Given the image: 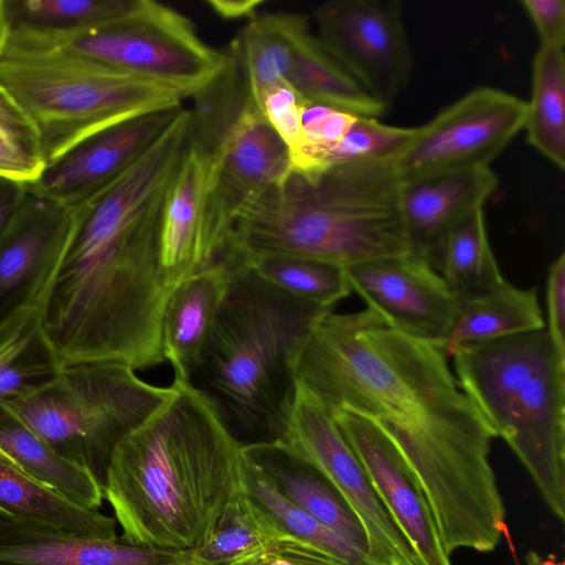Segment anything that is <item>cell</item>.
<instances>
[{
  "mask_svg": "<svg viewBox=\"0 0 565 565\" xmlns=\"http://www.w3.org/2000/svg\"><path fill=\"white\" fill-rule=\"evenodd\" d=\"M6 1L11 24L49 30L98 26L127 14L139 3V0Z\"/></svg>",
  "mask_w": 565,
  "mask_h": 565,
  "instance_id": "cell-36",
  "label": "cell"
},
{
  "mask_svg": "<svg viewBox=\"0 0 565 565\" xmlns=\"http://www.w3.org/2000/svg\"><path fill=\"white\" fill-rule=\"evenodd\" d=\"M158 565H207L194 557L189 551L169 552Z\"/></svg>",
  "mask_w": 565,
  "mask_h": 565,
  "instance_id": "cell-45",
  "label": "cell"
},
{
  "mask_svg": "<svg viewBox=\"0 0 565 565\" xmlns=\"http://www.w3.org/2000/svg\"><path fill=\"white\" fill-rule=\"evenodd\" d=\"M233 565H342L319 550L287 535L270 539Z\"/></svg>",
  "mask_w": 565,
  "mask_h": 565,
  "instance_id": "cell-39",
  "label": "cell"
},
{
  "mask_svg": "<svg viewBox=\"0 0 565 565\" xmlns=\"http://www.w3.org/2000/svg\"><path fill=\"white\" fill-rule=\"evenodd\" d=\"M207 171V161L189 142L169 188L161 223L160 278L170 290L212 265L203 243Z\"/></svg>",
  "mask_w": 565,
  "mask_h": 565,
  "instance_id": "cell-22",
  "label": "cell"
},
{
  "mask_svg": "<svg viewBox=\"0 0 565 565\" xmlns=\"http://www.w3.org/2000/svg\"><path fill=\"white\" fill-rule=\"evenodd\" d=\"M11 29L102 65L175 86L188 97L225 61V51L206 44L188 17L150 0H139L132 11L98 26L49 30L12 24Z\"/></svg>",
  "mask_w": 565,
  "mask_h": 565,
  "instance_id": "cell-9",
  "label": "cell"
},
{
  "mask_svg": "<svg viewBox=\"0 0 565 565\" xmlns=\"http://www.w3.org/2000/svg\"><path fill=\"white\" fill-rule=\"evenodd\" d=\"M547 327L561 353L565 354V253L551 264L546 280Z\"/></svg>",
  "mask_w": 565,
  "mask_h": 565,
  "instance_id": "cell-40",
  "label": "cell"
},
{
  "mask_svg": "<svg viewBox=\"0 0 565 565\" xmlns=\"http://www.w3.org/2000/svg\"><path fill=\"white\" fill-rule=\"evenodd\" d=\"M344 271L366 308L393 328L444 347L459 301L429 264L407 254L360 263Z\"/></svg>",
  "mask_w": 565,
  "mask_h": 565,
  "instance_id": "cell-15",
  "label": "cell"
},
{
  "mask_svg": "<svg viewBox=\"0 0 565 565\" xmlns=\"http://www.w3.org/2000/svg\"><path fill=\"white\" fill-rule=\"evenodd\" d=\"M0 514L76 534L116 537V520L79 507L0 457Z\"/></svg>",
  "mask_w": 565,
  "mask_h": 565,
  "instance_id": "cell-26",
  "label": "cell"
},
{
  "mask_svg": "<svg viewBox=\"0 0 565 565\" xmlns=\"http://www.w3.org/2000/svg\"><path fill=\"white\" fill-rule=\"evenodd\" d=\"M242 447L214 402L174 379L111 457L103 493L121 536L164 552L201 546L241 491Z\"/></svg>",
  "mask_w": 565,
  "mask_h": 565,
  "instance_id": "cell-3",
  "label": "cell"
},
{
  "mask_svg": "<svg viewBox=\"0 0 565 565\" xmlns=\"http://www.w3.org/2000/svg\"><path fill=\"white\" fill-rule=\"evenodd\" d=\"M230 266L216 327L191 383L214 402L242 444L282 440L298 359L331 310L292 300L247 267Z\"/></svg>",
  "mask_w": 565,
  "mask_h": 565,
  "instance_id": "cell-5",
  "label": "cell"
},
{
  "mask_svg": "<svg viewBox=\"0 0 565 565\" xmlns=\"http://www.w3.org/2000/svg\"><path fill=\"white\" fill-rule=\"evenodd\" d=\"M206 6L217 14L226 20H241L247 21L254 19L258 12V8L264 4L263 0H207Z\"/></svg>",
  "mask_w": 565,
  "mask_h": 565,
  "instance_id": "cell-42",
  "label": "cell"
},
{
  "mask_svg": "<svg viewBox=\"0 0 565 565\" xmlns=\"http://www.w3.org/2000/svg\"><path fill=\"white\" fill-rule=\"evenodd\" d=\"M47 167L40 131L25 109L0 84V177L38 182Z\"/></svg>",
  "mask_w": 565,
  "mask_h": 565,
  "instance_id": "cell-35",
  "label": "cell"
},
{
  "mask_svg": "<svg viewBox=\"0 0 565 565\" xmlns=\"http://www.w3.org/2000/svg\"><path fill=\"white\" fill-rule=\"evenodd\" d=\"M303 98L288 82L266 88L256 105L288 149L290 160L302 147L301 105Z\"/></svg>",
  "mask_w": 565,
  "mask_h": 565,
  "instance_id": "cell-38",
  "label": "cell"
},
{
  "mask_svg": "<svg viewBox=\"0 0 565 565\" xmlns=\"http://www.w3.org/2000/svg\"><path fill=\"white\" fill-rule=\"evenodd\" d=\"M245 267L284 296L321 309L333 310L352 292L344 268L312 258L270 256Z\"/></svg>",
  "mask_w": 565,
  "mask_h": 565,
  "instance_id": "cell-33",
  "label": "cell"
},
{
  "mask_svg": "<svg viewBox=\"0 0 565 565\" xmlns=\"http://www.w3.org/2000/svg\"><path fill=\"white\" fill-rule=\"evenodd\" d=\"M280 534L242 490L231 500L205 542L189 551L207 565H233Z\"/></svg>",
  "mask_w": 565,
  "mask_h": 565,
  "instance_id": "cell-34",
  "label": "cell"
},
{
  "mask_svg": "<svg viewBox=\"0 0 565 565\" xmlns=\"http://www.w3.org/2000/svg\"><path fill=\"white\" fill-rule=\"evenodd\" d=\"M2 84L35 122L47 164L119 122L182 106L180 88L10 32Z\"/></svg>",
  "mask_w": 565,
  "mask_h": 565,
  "instance_id": "cell-7",
  "label": "cell"
},
{
  "mask_svg": "<svg viewBox=\"0 0 565 565\" xmlns=\"http://www.w3.org/2000/svg\"><path fill=\"white\" fill-rule=\"evenodd\" d=\"M330 413L424 565H451L426 493L396 447L366 418L347 411Z\"/></svg>",
  "mask_w": 565,
  "mask_h": 565,
  "instance_id": "cell-17",
  "label": "cell"
},
{
  "mask_svg": "<svg viewBox=\"0 0 565 565\" xmlns=\"http://www.w3.org/2000/svg\"><path fill=\"white\" fill-rule=\"evenodd\" d=\"M241 490L280 534L301 541L342 565H376L332 530L282 497L244 459Z\"/></svg>",
  "mask_w": 565,
  "mask_h": 565,
  "instance_id": "cell-30",
  "label": "cell"
},
{
  "mask_svg": "<svg viewBox=\"0 0 565 565\" xmlns=\"http://www.w3.org/2000/svg\"><path fill=\"white\" fill-rule=\"evenodd\" d=\"M394 160L354 162L306 175L290 168L239 212L224 255L237 266L270 256L347 268L409 254Z\"/></svg>",
  "mask_w": 565,
  "mask_h": 565,
  "instance_id": "cell-4",
  "label": "cell"
},
{
  "mask_svg": "<svg viewBox=\"0 0 565 565\" xmlns=\"http://www.w3.org/2000/svg\"><path fill=\"white\" fill-rule=\"evenodd\" d=\"M0 457L79 507L102 505L104 493L96 479L57 454L2 403Z\"/></svg>",
  "mask_w": 565,
  "mask_h": 565,
  "instance_id": "cell-24",
  "label": "cell"
},
{
  "mask_svg": "<svg viewBox=\"0 0 565 565\" xmlns=\"http://www.w3.org/2000/svg\"><path fill=\"white\" fill-rule=\"evenodd\" d=\"M181 109L149 111L100 131L47 164L30 185L68 206L90 203L153 146Z\"/></svg>",
  "mask_w": 565,
  "mask_h": 565,
  "instance_id": "cell-16",
  "label": "cell"
},
{
  "mask_svg": "<svg viewBox=\"0 0 565 565\" xmlns=\"http://www.w3.org/2000/svg\"><path fill=\"white\" fill-rule=\"evenodd\" d=\"M522 6L539 33L541 46L564 50L565 1L523 0Z\"/></svg>",
  "mask_w": 565,
  "mask_h": 565,
  "instance_id": "cell-41",
  "label": "cell"
},
{
  "mask_svg": "<svg viewBox=\"0 0 565 565\" xmlns=\"http://www.w3.org/2000/svg\"><path fill=\"white\" fill-rule=\"evenodd\" d=\"M242 455L282 497L371 558L369 535L361 520L311 461L281 440L243 444Z\"/></svg>",
  "mask_w": 565,
  "mask_h": 565,
  "instance_id": "cell-19",
  "label": "cell"
},
{
  "mask_svg": "<svg viewBox=\"0 0 565 565\" xmlns=\"http://www.w3.org/2000/svg\"><path fill=\"white\" fill-rule=\"evenodd\" d=\"M523 129L530 145L559 169L565 166V55L540 46L532 63V93Z\"/></svg>",
  "mask_w": 565,
  "mask_h": 565,
  "instance_id": "cell-29",
  "label": "cell"
},
{
  "mask_svg": "<svg viewBox=\"0 0 565 565\" xmlns=\"http://www.w3.org/2000/svg\"><path fill=\"white\" fill-rule=\"evenodd\" d=\"M181 159L173 143L157 141L81 207L41 313L62 367L120 362L146 370L166 362L161 324L171 290L160 278V232Z\"/></svg>",
  "mask_w": 565,
  "mask_h": 565,
  "instance_id": "cell-2",
  "label": "cell"
},
{
  "mask_svg": "<svg viewBox=\"0 0 565 565\" xmlns=\"http://www.w3.org/2000/svg\"><path fill=\"white\" fill-rule=\"evenodd\" d=\"M436 270L458 301L491 290L505 280L490 245L483 209L468 215L447 234Z\"/></svg>",
  "mask_w": 565,
  "mask_h": 565,
  "instance_id": "cell-31",
  "label": "cell"
},
{
  "mask_svg": "<svg viewBox=\"0 0 565 565\" xmlns=\"http://www.w3.org/2000/svg\"><path fill=\"white\" fill-rule=\"evenodd\" d=\"M524 565H551L547 561L543 559L541 555L535 552H530L525 557Z\"/></svg>",
  "mask_w": 565,
  "mask_h": 565,
  "instance_id": "cell-46",
  "label": "cell"
},
{
  "mask_svg": "<svg viewBox=\"0 0 565 565\" xmlns=\"http://www.w3.org/2000/svg\"><path fill=\"white\" fill-rule=\"evenodd\" d=\"M291 168L287 147L252 102L209 163L203 243L209 260L223 253L243 207Z\"/></svg>",
  "mask_w": 565,
  "mask_h": 565,
  "instance_id": "cell-13",
  "label": "cell"
},
{
  "mask_svg": "<svg viewBox=\"0 0 565 565\" xmlns=\"http://www.w3.org/2000/svg\"><path fill=\"white\" fill-rule=\"evenodd\" d=\"M319 468L345 498L369 535L376 565H424L343 437L330 411L297 383L282 438Z\"/></svg>",
  "mask_w": 565,
  "mask_h": 565,
  "instance_id": "cell-11",
  "label": "cell"
},
{
  "mask_svg": "<svg viewBox=\"0 0 565 565\" xmlns=\"http://www.w3.org/2000/svg\"><path fill=\"white\" fill-rule=\"evenodd\" d=\"M526 102L508 92L479 87L415 128L394 160L402 181L489 168L523 129Z\"/></svg>",
  "mask_w": 565,
  "mask_h": 565,
  "instance_id": "cell-10",
  "label": "cell"
},
{
  "mask_svg": "<svg viewBox=\"0 0 565 565\" xmlns=\"http://www.w3.org/2000/svg\"><path fill=\"white\" fill-rule=\"evenodd\" d=\"M11 32V21L9 18L7 1L0 0V61L7 49Z\"/></svg>",
  "mask_w": 565,
  "mask_h": 565,
  "instance_id": "cell-44",
  "label": "cell"
},
{
  "mask_svg": "<svg viewBox=\"0 0 565 565\" xmlns=\"http://www.w3.org/2000/svg\"><path fill=\"white\" fill-rule=\"evenodd\" d=\"M191 98L190 147L210 163L254 102L234 41L225 51V61L220 71Z\"/></svg>",
  "mask_w": 565,
  "mask_h": 565,
  "instance_id": "cell-27",
  "label": "cell"
},
{
  "mask_svg": "<svg viewBox=\"0 0 565 565\" xmlns=\"http://www.w3.org/2000/svg\"><path fill=\"white\" fill-rule=\"evenodd\" d=\"M287 82L306 100L356 116L379 117L386 110L328 52L303 15L294 32Z\"/></svg>",
  "mask_w": 565,
  "mask_h": 565,
  "instance_id": "cell-23",
  "label": "cell"
},
{
  "mask_svg": "<svg viewBox=\"0 0 565 565\" xmlns=\"http://www.w3.org/2000/svg\"><path fill=\"white\" fill-rule=\"evenodd\" d=\"M415 128L358 116L341 141L324 156L320 172L345 163L395 160L411 142Z\"/></svg>",
  "mask_w": 565,
  "mask_h": 565,
  "instance_id": "cell-37",
  "label": "cell"
},
{
  "mask_svg": "<svg viewBox=\"0 0 565 565\" xmlns=\"http://www.w3.org/2000/svg\"><path fill=\"white\" fill-rule=\"evenodd\" d=\"M317 36L386 109L406 86L412 53L395 0H335L313 11Z\"/></svg>",
  "mask_w": 565,
  "mask_h": 565,
  "instance_id": "cell-12",
  "label": "cell"
},
{
  "mask_svg": "<svg viewBox=\"0 0 565 565\" xmlns=\"http://www.w3.org/2000/svg\"><path fill=\"white\" fill-rule=\"evenodd\" d=\"M79 215L81 207L65 205L26 184L0 235V324L18 311L43 307Z\"/></svg>",
  "mask_w": 565,
  "mask_h": 565,
  "instance_id": "cell-14",
  "label": "cell"
},
{
  "mask_svg": "<svg viewBox=\"0 0 565 565\" xmlns=\"http://www.w3.org/2000/svg\"><path fill=\"white\" fill-rule=\"evenodd\" d=\"M25 190L26 184L0 177V235L19 207Z\"/></svg>",
  "mask_w": 565,
  "mask_h": 565,
  "instance_id": "cell-43",
  "label": "cell"
},
{
  "mask_svg": "<svg viewBox=\"0 0 565 565\" xmlns=\"http://www.w3.org/2000/svg\"><path fill=\"white\" fill-rule=\"evenodd\" d=\"M120 362L62 367L55 379L6 405L57 454L104 487L117 446L170 396Z\"/></svg>",
  "mask_w": 565,
  "mask_h": 565,
  "instance_id": "cell-8",
  "label": "cell"
},
{
  "mask_svg": "<svg viewBox=\"0 0 565 565\" xmlns=\"http://www.w3.org/2000/svg\"><path fill=\"white\" fill-rule=\"evenodd\" d=\"M545 328L536 289L507 280L486 292L459 300L443 350L448 358L460 348Z\"/></svg>",
  "mask_w": 565,
  "mask_h": 565,
  "instance_id": "cell-25",
  "label": "cell"
},
{
  "mask_svg": "<svg viewBox=\"0 0 565 565\" xmlns=\"http://www.w3.org/2000/svg\"><path fill=\"white\" fill-rule=\"evenodd\" d=\"M454 359L461 390L515 454L542 499L565 518V354L545 328L467 344Z\"/></svg>",
  "mask_w": 565,
  "mask_h": 565,
  "instance_id": "cell-6",
  "label": "cell"
},
{
  "mask_svg": "<svg viewBox=\"0 0 565 565\" xmlns=\"http://www.w3.org/2000/svg\"><path fill=\"white\" fill-rule=\"evenodd\" d=\"M41 313V307L23 309L0 324V403L31 393L62 370Z\"/></svg>",
  "mask_w": 565,
  "mask_h": 565,
  "instance_id": "cell-28",
  "label": "cell"
},
{
  "mask_svg": "<svg viewBox=\"0 0 565 565\" xmlns=\"http://www.w3.org/2000/svg\"><path fill=\"white\" fill-rule=\"evenodd\" d=\"M447 359L370 308L331 310L306 342L296 379L329 411L362 416L392 441L422 484L449 556L462 547L491 552L507 534L489 460L497 436Z\"/></svg>",
  "mask_w": 565,
  "mask_h": 565,
  "instance_id": "cell-1",
  "label": "cell"
},
{
  "mask_svg": "<svg viewBox=\"0 0 565 565\" xmlns=\"http://www.w3.org/2000/svg\"><path fill=\"white\" fill-rule=\"evenodd\" d=\"M232 277L222 257L173 288L166 303L161 344L174 379L191 382L212 339Z\"/></svg>",
  "mask_w": 565,
  "mask_h": 565,
  "instance_id": "cell-21",
  "label": "cell"
},
{
  "mask_svg": "<svg viewBox=\"0 0 565 565\" xmlns=\"http://www.w3.org/2000/svg\"><path fill=\"white\" fill-rule=\"evenodd\" d=\"M168 553L0 514V565H158Z\"/></svg>",
  "mask_w": 565,
  "mask_h": 565,
  "instance_id": "cell-20",
  "label": "cell"
},
{
  "mask_svg": "<svg viewBox=\"0 0 565 565\" xmlns=\"http://www.w3.org/2000/svg\"><path fill=\"white\" fill-rule=\"evenodd\" d=\"M300 14H257L233 41L236 43L256 104L271 85L287 82L292 38Z\"/></svg>",
  "mask_w": 565,
  "mask_h": 565,
  "instance_id": "cell-32",
  "label": "cell"
},
{
  "mask_svg": "<svg viewBox=\"0 0 565 565\" xmlns=\"http://www.w3.org/2000/svg\"><path fill=\"white\" fill-rule=\"evenodd\" d=\"M498 185L490 168L402 181L399 211L409 254L435 270L447 234L479 209Z\"/></svg>",
  "mask_w": 565,
  "mask_h": 565,
  "instance_id": "cell-18",
  "label": "cell"
}]
</instances>
